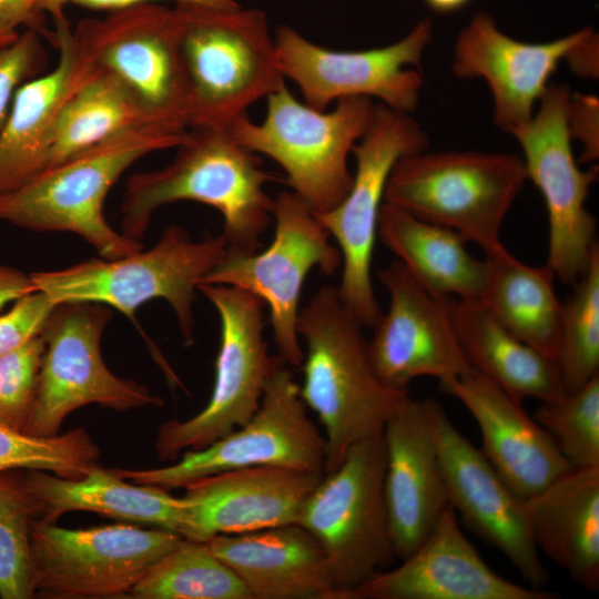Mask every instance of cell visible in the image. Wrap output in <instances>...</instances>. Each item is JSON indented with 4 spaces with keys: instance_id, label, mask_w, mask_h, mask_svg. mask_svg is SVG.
Masks as SVG:
<instances>
[{
    "instance_id": "cell-25",
    "label": "cell",
    "mask_w": 599,
    "mask_h": 599,
    "mask_svg": "<svg viewBox=\"0 0 599 599\" xmlns=\"http://www.w3.org/2000/svg\"><path fill=\"white\" fill-rule=\"evenodd\" d=\"M45 38L59 51L55 67L22 84L0 131V194L13 191L44 170L57 119L93 71L65 16L53 19Z\"/></svg>"
},
{
    "instance_id": "cell-39",
    "label": "cell",
    "mask_w": 599,
    "mask_h": 599,
    "mask_svg": "<svg viewBox=\"0 0 599 599\" xmlns=\"http://www.w3.org/2000/svg\"><path fill=\"white\" fill-rule=\"evenodd\" d=\"M48 65L41 34L26 29L9 44L0 45V131L7 122L18 89L41 75Z\"/></svg>"
},
{
    "instance_id": "cell-21",
    "label": "cell",
    "mask_w": 599,
    "mask_h": 599,
    "mask_svg": "<svg viewBox=\"0 0 599 599\" xmlns=\"http://www.w3.org/2000/svg\"><path fill=\"white\" fill-rule=\"evenodd\" d=\"M396 568L376 573L351 599H554L496 573L461 531L449 507L430 535Z\"/></svg>"
},
{
    "instance_id": "cell-5",
    "label": "cell",
    "mask_w": 599,
    "mask_h": 599,
    "mask_svg": "<svg viewBox=\"0 0 599 599\" xmlns=\"http://www.w3.org/2000/svg\"><path fill=\"white\" fill-rule=\"evenodd\" d=\"M224 236L194 241L180 225H170L148 251L114 258H92L30 276L38 291L57 304L99 303L133 318L138 307L155 298L173 308L184 344L194 343L193 303L204 276L224 257Z\"/></svg>"
},
{
    "instance_id": "cell-43",
    "label": "cell",
    "mask_w": 599,
    "mask_h": 599,
    "mask_svg": "<svg viewBox=\"0 0 599 599\" xmlns=\"http://www.w3.org/2000/svg\"><path fill=\"white\" fill-rule=\"evenodd\" d=\"M150 1L153 0H39L37 9L40 14L45 17V13H49L54 19L64 16V8L70 4L112 11ZM175 2L196 3L220 9L240 7L236 0H175Z\"/></svg>"
},
{
    "instance_id": "cell-8",
    "label": "cell",
    "mask_w": 599,
    "mask_h": 599,
    "mask_svg": "<svg viewBox=\"0 0 599 599\" xmlns=\"http://www.w3.org/2000/svg\"><path fill=\"white\" fill-rule=\"evenodd\" d=\"M383 434L354 444L341 465L324 474L297 522L321 545L342 599L397 558L384 496Z\"/></svg>"
},
{
    "instance_id": "cell-26",
    "label": "cell",
    "mask_w": 599,
    "mask_h": 599,
    "mask_svg": "<svg viewBox=\"0 0 599 599\" xmlns=\"http://www.w3.org/2000/svg\"><path fill=\"white\" fill-rule=\"evenodd\" d=\"M206 542L252 599H342L321 545L298 524L217 535Z\"/></svg>"
},
{
    "instance_id": "cell-22",
    "label": "cell",
    "mask_w": 599,
    "mask_h": 599,
    "mask_svg": "<svg viewBox=\"0 0 599 599\" xmlns=\"http://www.w3.org/2000/svg\"><path fill=\"white\" fill-rule=\"evenodd\" d=\"M324 474L280 466L217 473L186 485L187 519L183 538L206 542L296 524L303 504Z\"/></svg>"
},
{
    "instance_id": "cell-11",
    "label": "cell",
    "mask_w": 599,
    "mask_h": 599,
    "mask_svg": "<svg viewBox=\"0 0 599 599\" xmlns=\"http://www.w3.org/2000/svg\"><path fill=\"white\" fill-rule=\"evenodd\" d=\"M428 143L410 113L375 103L369 125L352 150L356 170L348 193L332 210L314 213L342 255L339 295L364 327H373L382 314L372 264L387 180L399 159L427 150Z\"/></svg>"
},
{
    "instance_id": "cell-42",
    "label": "cell",
    "mask_w": 599,
    "mask_h": 599,
    "mask_svg": "<svg viewBox=\"0 0 599 599\" xmlns=\"http://www.w3.org/2000/svg\"><path fill=\"white\" fill-rule=\"evenodd\" d=\"M39 0H0V45L11 43L19 35L18 29H33L47 37L45 17L38 12Z\"/></svg>"
},
{
    "instance_id": "cell-35",
    "label": "cell",
    "mask_w": 599,
    "mask_h": 599,
    "mask_svg": "<svg viewBox=\"0 0 599 599\" xmlns=\"http://www.w3.org/2000/svg\"><path fill=\"white\" fill-rule=\"evenodd\" d=\"M100 450L83 427L40 437L0 424V473L43 470L77 479L100 466Z\"/></svg>"
},
{
    "instance_id": "cell-36",
    "label": "cell",
    "mask_w": 599,
    "mask_h": 599,
    "mask_svg": "<svg viewBox=\"0 0 599 599\" xmlns=\"http://www.w3.org/2000/svg\"><path fill=\"white\" fill-rule=\"evenodd\" d=\"M34 519L24 474L0 473V597H34L30 560V527Z\"/></svg>"
},
{
    "instance_id": "cell-31",
    "label": "cell",
    "mask_w": 599,
    "mask_h": 599,
    "mask_svg": "<svg viewBox=\"0 0 599 599\" xmlns=\"http://www.w3.org/2000/svg\"><path fill=\"white\" fill-rule=\"evenodd\" d=\"M377 237L408 272L440 297L480 298L485 265L457 232L420 220L384 202Z\"/></svg>"
},
{
    "instance_id": "cell-38",
    "label": "cell",
    "mask_w": 599,
    "mask_h": 599,
    "mask_svg": "<svg viewBox=\"0 0 599 599\" xmlns=\"http://www.w3.org/2000/svg\"><path fill=\"white\" fill-rule=\"evenodd\" d=\"M44 349L41 334L0 356V424L23 432L35 398Z\"/></svg>"
},
{
    "instance_id": "cell-45",
    "label": "cell",
    "mask_w": 599,
    "mask_h": 599,
    "mask_svg": "<svg viewBox=\"0 0 599 599\" xmlns=\"http://www.w3.org/2000/svg\"><path fill=\"white\" fill-rule=\"evenodd\" d=\"M37 291L30 274L0 264V312L11 302Z\"/></svg>"
},
{
    "instance_id": "cell-37",
    "label": "cell",
    "mask_w": 599,
    "mask_h": 599,
    "mask_svg": "<svg viewBox=\"0 0 599 599\" xmlns=\"http://www.w3.org/2000/svg\"><path fill=\"white\" fill-rule=\"evenodd\" d=\"M535 420L572 467H599V374L576 392L541 403Z\"/></svg>"
},
{
    "instance_id": "cell-29",
    "label": "cell",
    "mask_w": 599,
    "mask_h": 599,
    "mask_svg": "<svg viewBox=\"0 0 599 599\" xmlns=\"http://www.w3.org/2000/svg\"><path fill=\"white\" fill-rule=\"evenodd\" d=\"M445 304L473 370L519 402L566 395L557 362L506 329L479 298L445 297Z\"/></svg>"
},
{
    "instance_id": "cell-10",
    "label": "cell",
    "mask_w": 599,
    "mask_h": 599,
    "mask_svg": "<svg viewBox=\"0 0 599 599\" xmlns=\"http://www.w3.org/2000/svg\"><path fill=\"white\" fill-rule=\"evenodd\" d=\"M325 458L324 435L307 415L293 372L281 362L265 385L258 408L242 426L202 449L184 451L165 467L111 470L134 484L172 489L254 466L324 474Z\"/></svg>"
},
{
    "instance_id": "cell-28",
    "label": "cell",
    "mask_w": 599,
    "mask_h": 599,
    "mask_svg": "<svg viewBox=\"0 0 599 599\" xmlns=\"http://www.w3.org/2000/svg\"><path fill=\"white\" fill-rule=\"evenodd\" d=\"M24 484L34 519L55 524L70 511L149 524L183 537L187 504L161 487L134 484L98 466L81 478H63L43 470H27Z\"/></svg>"
},
{
    "instance_id": "cell-18",
    "label": "cell",
    "mask_w": 599,
    "mask_h": 599,
    "mask_svg": "<svg viewBox=\"0 0 599 599\" xmlns=\"http://www.w3.org/2000/svg\"><path fill=\"white\" fill-rule=\"evenodd\" d=\"M425 407L450 506L469 528L501 551L531 587L540 589L549 576L530 531L525 499L459 433L439 403L425 399Z\"/></svg>"
},
{
    "instance_id": "cell-1",
    "label": "cell",
    "mask_w": 599,
    "mask_h": 599,
    "mask_svg": "<svg viewBox=\"0 0 599 599\" xmlns=\"http://www.w3.org/2000/svg\"><path fill=\"white\" fill-rule=\"evenodd\" d=\"M176 149L167 165L126 180L121 232L140 240L159 207L193 201L222 214V235L229 251H258L274 203L265 185L275 177L262 167L257 154L243 146L230 130L207 128H190Z\"/></svg>"
},
{
    "instance_id": "cell-27",
    "label": "cell",
    "mask_w": 599,
    "mask_h": 599,
    "mask_svg": "<svg viewBox=\"0 0 599 599\" xmlns=\"http://www.w3.org/2000/svg\"><path fill=\"white\" fill-rule=\"evenodd\" d=\"M537 549L581 587L599 589V467L571 468L525 499Z\"/></svg>"
},
{
    "instance_id": "cell-44",
    "label": "cell",
    "mask_w": 599,
    "mask_h": 599,
    "mask_svg": "<svg viewBox=\"0 0 599 599\" xmlns=\"http://www.w3.org/2000/svg\"><path fill=\"white\" fill-rule=\"evenodd\" d=\"M598 34L592 29L568 53L566 61L578 75L592 79L598 77Z\"/></svg>"
},
{
    "instance_id": "cell-16",
    "label": "cell",
    "mask_w": 599,
    "mask_h": 599,
    "mask_svg": "<svg viewBox=\"0 0 599 599\" xmlns=\"http://www.w3.org/2000/svg\"><path fill=\"white\" fill-rule=\"evenodd\" d=\"M571 91L550 84L538 109L512 136L522 151L527 179L539 189L548 214L547 265L564 284L573 285L586 272L598 246L597 221L586 206L598 165L581 170L567 125Z\"/></svg>"
},
{
    "instance_id": "cell-33",
    "label": "cell",
    "mask_w": 599,
    "mask_h": 599,
    "mask_svg": "<svg viewBox=\"0 0 599 599\" xmlns=\"http://www.w3.org/2000/svg\"><path fill=\"white\" fill-rule=\"evenodd\" d=\"M139 599H252L235 572L219 559L207 542L186 538L133 587Z\"/></svg>"
},
{
    "instance_id": "cell-34",
    "label": "cell",
    "mask_w": 599,
    "mask_h": 599,
    "mask_svg": "<svg viewBox=\"0 0 599 599\" xmlns=\"http://www.w3.org/2000/svg\"><path fill=\"white\" fill-rule=\"evenodd\" d=\"M562 303L557 364L566 394L599 374V246Z\"/></svg>"
},
{
    "instance_id": "cell-9",
    "label": "cell",
    "mask_w": 599,
    "mask_h": 599,
    "mask_svg": "<svg viewBox=\"0 0 599 599\" xmlns=\"http://www.w3.org/2000/svg\"><path fill=\"white\" fill-rule=\"evenodd\" d=\"M221 322L215 378L206 406L193 417L170 419L158 432L154 448L164 461L202 449L245 424L258 408L265 385L283 362L268 354L264 339V302L238 287L200 284Z\"/></svg>"
},
{
    "instance_id": "cell-3",
    "label": "cell",
    "mask_w": 599,
    "mask_h": 599,
    "mask_svg": "<svg viewBox=\"0 0 599 599\" xmlns=\"http://www.w3.org/2000/svg\"><path fill=\"white\" fill-rule=\"evenodd\" d=\"M175 3L189 129L230 130L286 85L264 11Z\"/></svg>"
},
{
    "instance_id": "cell-2",
    "label": "cell",
    "mask_w": 599,
    "mask_h": 599,
    "mask_svg": "<svg viewBox=\"0 0 599 599\" xmlns=\"http://www.w3.org/2000/svg\"><path fill=\"white\" fill-rule=\"evenodd\" d=\"M363 328L333 285L318 288L298 314L306 347L300 394L324 428V474L335 470L354 444L380 436L408 395L377 376Z\"/></svg>"
},
{
    "instance_id": "cell-15",
    "label": "cell",
    "mask_w": 599,
    "mask_h": 599,
    "mask_svg": "<svg viewBox=\"0 0 599 599\" xmlns=\"http://www.w3.org/2000/svg\"><path fill=\"white\" fill-rule=\"evenodd\" d=\"M183 537L163 529L108 525L68 529L33 519L30 560L34 595L55 599L130 595Z\"/></svg>"
},
{
    "instance_id": "cell-7",
    "label": "cell",
    "mask_w": 599,
    "mask_h": 599,
    "mask_svg": "<svg viewBox=\"0 0 599 599\" xmlns=\"http://www.w3.org/2000/svg\"><path fill=\"white\" fill-rule=\"evenodd\" d=\"M527 180L516 154L425 150L396 162L384 202L487 250L500 243L502 223Z\"/></svg>"
},
{
    "instance_id": "cell-13",
    "label": "cell",
    "mask_w": 599,
    "mask_h": 599,
    "mask_svg": "<svg viewBox=\"0 0 599 599\" xmlns=\"http://www.w3.org/2000/svg\"><path fill=\"white\" fill-rule=\"evenodd\" d=\"M73 35L92 67L123 84L162 128L189 130L175 8L150 1L112 10L82 19Z\"/></svg>"
},
{
    "instance_id": "cell-24",
    "label": "cell",
    "mask_w": 599,
    "mask_h": 599,
    "mask_svg": "<svg viewBox=\"0 0 599 599\" xmlns=\"http://www.w3.org/2000/svg\"><path fill=\"white\" fill-rule=\"evenodd\" d=\"M476 420L483 454L522 499L573 468L551 435L522 408V402L475 370L439 380Z\"/></svg>"
},
{
    "instance_id": "cell-40",
    "label": "cell",
    "mask_w": 599,
    "mask_h": 599,
    "mask_svg": "<svg viewBox=\"0 0 599 599\" xmlns=\"http://www.w3.org/2000/svg\"><path fill=\"white\" fill-rule=\"evenodd\" d=\"M57 303L44 292L34 291L13 302L0 314V356L40 336Z\"/></svg>"
},
{
    "instance_id": "cell-41",
    "label": "cell",
    "mask_w": 599,
    "mask_h": 599,
    "mask_svg": "<svg viewBox=\"0 0 599 599\" xmlns=\"http://www.w3.org/2000/svg\"><path fill=\"white\" fill-rule=\"evenodd\" d=\"M598 114L597 97L571 93L567 108V125L571 140L577 139L582 144L581 162H592L598 159Z\"/></svg>"
},
{
    "instance_id": "cell-20",
    "label": "cell",
    "mask_w": 599,
    "mask_h": 599,
    "mask_svg": "<svg viewBox=\"0 0 599 599\" xmlns=\"http://www.w3.org/2000/svg\"><path fill=\"white\" fill-rule=\"evenodd\" d=\"M592 28L529 43L504 33L493 16L476 13L458 33L451 70L461 79H484L494 100V122L514 134L532 118L559 63Z\"/></svg>"
},
{
    "instance_id": "cell-23",
    "label": "cell",
    "mask_w": 599,
    "mask_h": 599,
    "mask_svg": "<svg viewBox=\"0 0 599 599\" xmlns=\"http://www.w3.org/2000/svg\"><path fill=\"white\" fill-rule=\"evenodd\" d=\"M384 496L396 557L410 555L451 507L425 399L406 395L387 419Z\"/></svg>"
},
{
    "instance_id": "cell-6",
    "label": "cell",
    "mask_w": 599,
    "mask_h": 599,
    "mask_svg": "<svg viewBox=\"0 0 599 599\" xmlns=\"http://www.w3.org/2000/svg\"><path fill=\"white\" fill-rule=\"evenodd\" d=\"M266 101L261 123L246 116L231 133L250 151L274 160L292 192L314 213L332 210L351 189L348 155L366 132L375 103L353 97L338 100L332 111H321L298 101L286 85Z\"/></svg>"
},
{
    "instance_id": "cell-17",
    "label": "cell",
    "mask_w": 599,
    "mask_h": 599,
    "mask_svg": "<svg viewBox=\"0 0 599 599\" xmlns=\"http://www.w3.org/2000/svg\"><path fill=\"white\" fill-rule=\"evenodd\" d=\"M432 39L429 19L392 44L362 51L329 50L288 26H280L274 35L284 77L296 83L311 108L323 111L333 101L365 97L405 113L418 105L424 85L420 63Z\"/></svg>"
},
{
    "instance_id": "cell-30",
    "label": "cell",
    "mask_w": 599,
    "mask_h": 599,
    "mask_svg": "<svg viewBox=\"0 0 599 599\" xmlns=\"http://www.w3.org/2000/svg\"><path fill=\"white\" fill-rule=\"evenodd\" d=\"M484 253L485 283L479 300L511 334L556 361L562 303L551 268L521 262L501 242Z\"/></svg>"
},
{
    "instance_id": "cell-32",
    "label": "cell",
    "mask_w": 599,
    "mask_h": 599,
    "mask_svg": "<svg viewBox=\"0 0 599 599\" xmlns=\"http://www.w3.org/2000/svg\"><path fill=\"white\" fill-rule=\"evenodd\" d=\"M136 131L182 133L162 128L123 84L93 68L57 119L44 170Z\"/></svg>"
},
{
    "instance_id": "cell-19",
    "label": "cell",
    "mask_w": 599,
    "mask_h": 599,
    "mask_svg": "<svg viewBox=\"0 0 599 599\" xmlns=\"http://www.w3.org/2000/svg\"><path fill=\"white\" fill-rule=\"evenodd\" d=\"M388 307L373 325L369 357L389 387L408 390L418 377L439 380L473 370L453 328L445 297L420 284L398 261L377 272Z\"/></svg>"
},
{
    "instance_id": "cell-14",
    "label": "cell",
    "mask_w": 599,
    "mask_h": 599,
    "mask_svg": "<svg viewBox=\"0 0 599 599\" xmlns=\"http://www.w3.org/2000/svg\"><path fill=\"white\" fill-rule=\"evenodd\" d=\"M111 316L110 307L99 303L57 304L42 332L45 349L23 433L57 435L69 414L89 404L118 412L163 405L145 385L106 367L100 346Z\"/></svg>"
},
{
    "instance_id": "cell-4",
    "label": "cell",
    "mask_w": 599,
    "mask_h": 599,
    "mask_svg": "<svg viewBox=\"0 0 599 599\" xmlns=\"http://www.w3.org/2000/svg\"><path fill=\"white\" fill-rule=\"evenodd\" d=\"M186 133L130 132L45 169L0 194V221L35 232L75 234L106 260L139 252L143 248L140 240L108 223L105 197L134 162L151 152L176 148Z\"/></svg>"
},
{
    "instance_id": "cell-46",
    "label": "cell",
    "mask_w": 599,
    "mask_h": 599,
    "mask_svg": "<svg viewBox=\"0 0 599 599\" xmlns=\"http://www.w3.org/2000/svg\"><path fill=\"white\" fill-rule=\"evenodd\" d=\"M434 12L450 14L466 8L473 0H423Z\"/></svg>"
},
{
    "instance_id": "cell-12",
    "label": "cell",
    "mask_w": 599,
    "mask_h": 599,
    "mask_svg": "<svg viewBox=\"0 0 599 599\" xmlns=\"http://www.w3.org/2000/svg\"><path fill=\"white\" fill-rule=\"evenodd\" d=\"M272 220L274 238L263 252L226 250L201 284L230 285L260 297L268 307L280 358L301 367L304 352L297 319L303 284L314 267L334 275L342 266V255L314 212L292 191L274 199Z\"/></svg>"
}]
</instances>
